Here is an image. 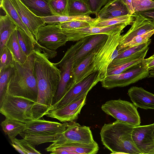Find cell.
Returning <instances> with one entry per match:
<instances>
[{"mask_svg":"<svg viewBox=\"0 0 154 154\" xmlns=\"http://www.w3.org/2000/svg\"><path fill=\"white\" fill-rule=\"evenodd\" d=\"M35 48L48 56L52 51L65 45L68 41L66 36L62 32L59 23L48 24L38 29Z\"/></svg>","mask_w":154,"mask_h":154,"instance_id":"ba28073f","label":"cell"},{"mask_svg":"<svg viewBox=\"0 0 154 154\" xmlns=\"http://www.w3.org/2000/svg\"><path fill=\"white\" fill-rule=\"evenodd\" d=\"M0 70L14 63L15 60L13 55L6 45L0 53Z\"/></svg>","mask_w":154,"mask_h":154,"instance_id":"d590c367","label":"cell"},{"mask_svg":"<svg viewBox=\"0 0 154 154\" xmlns=\"http://www.w3.org/2000/svg\"><path fill=\"white\" fill-rule=\"evenodd\" d=\"M59 24L61 29H66L81 28L91 26L90 23L82 21H72Z\"/></svg>","mask_w":154,"mask_h":154,"instance_id":"f35d334b","label":"cell"},{"mask_svg":"<svg viewBox=\"0 0 154 154\" xmlns=\"http://www.w3.org/2000/svg\"><path fill=\"white\" fill-rule=\"evenodd\" d=\"M34 73L38 89L37 99L32 111L34 119L46 115L53 104L60 79V71L46 55L35 48Z\"/></svg>","mask_w":154,"mask_h":154,"instance_id":"6da1fadb","label":"cell"},{"mask_svg":"<svg viewBox=\"0 0 154 154\" xmlns=\"http://www.w3.org/2000/svg\"><path fill=\"white\" fill-rule=\"evenodd\" d=\"M14 67V63L0 70V105L7 94L8 84Z\"/></svg>","mask_w":154,"mask_h":154,"instance_id":"1f68e13d","label":"cell"},{"mask_svg":"<svg viewBox=\"0 0 154 154\" xmlns=\"http://www.w3.org/2000/svg\"><path fill=\"white\" fill-rule=\"evenodd\" d=\"M45 24L59 23L72 21H82L92 23L96 18H92L89 15H54L43 17Z\"/></svg>","mask_w":154,"mask_h":154,"instance_id":"f1b7e54d","label":"cell"},{"mask_svg":"<svg viewBox=\"0 0 154 154\" xmlns=\"http://www.w3.org/2000/svg\"><path fill=\"white\" fill-rule=\"evenodd\" d=\"M133 127L118 120L105 124L100 133L103 145L111 154H141L132 138Z\"/></svg>","mask_w":154,"mask_h":154,"instance_id":"3957f363","label":"cell"},{"mask_svg":"<svg viewBox=\"0 0 154 154\" xmlns=\"http://www.w3.org/2000/svg\"><path fill=\"white\" fill-rule=\"evenodd\" d=\"M153 34L154 29L143 35L137 36L126 45L123 48L135 46L146 42L150 39V38Z\"/></svg>","mask_w":154,"mask_h":154,"instance_id":"74e56055","label":"cell"},{"mask_svg":"<svg viewBox=\"0 0 154 154\" xmlns=\"http://www.w3.org/2000/svg\"><path fill=\"white\" fill-rule=\"evenodd\" d=\"M69 122L63 123L44 119H33L26 123L25 130L20 135L32 145L53 142L64 132Z\"/></svg>","mask_w":154,"mask_h":154,"instance_id":"277c9868","label":"cell"},{"mask_svg":"<svg viewBox=\"0 0 154 154\" xmlns=\"http://www.w3.org/2000/svg\"><path fill=\"white\" fill-rule=\"evenodd\" d=\"M2 0H0V2H1Z\"/></svg>","mask_w":154,"mask_h":154,"instance_id":"7dc6e473","label":"cell"},{"mask_svg":"<svg viewBox=\"0 0 154 154\" xmlns=\"http://www.w3.org/2000/svg\"><path fill=\"white\" fill-rule=\"evenodd\" d=\"M106 114L133 126L140 125V118L137 108L128 101L119 99L106 101L101 107Z\"/></svg>","mask_w":154,"mask_h":154,"instance_id":"9c48e42d","label":"cell"},{"mask_svg":"<svg viewBox=\"0 0 154 154\" xmlns=\"http://www.w3.org/2000/svg\"><path fill=\"white\" fill-rule=\"evenodd\" d=\"M23 23L35 37L39 29L45 25L43 17L36 16L20 0H11Z\"/></svg>","mask_w":154,"mask_h":154,"instance_id":"e0dca14e","label":"cell"},{"mask_svg":"<svg viewBox=\"0 0 154 154\" xmlns=\"http://www.w3.org/2000/svg\"><path fill=\"white\" fill-rule=\"evenodd\" d=\"M129 24L127 23H121L105 27L90 26L72 29H61L66 36L68 41H78L94 34L102 33L109 35L115 32L122 31Z\"/></svg>","mask_w":154,"mask_h":154,"instance_id":"4fadbf2b","label":"cell"},{"mask_svg":"<svg viewBox=\"0 0 154 154\" xmlns=\"http://www.w3.org/2000/svg\"><path fill=\"white\" fill-rule=\"evenodd\" d=\"M146 66L149 71L154 69V54L148 58L144 59Z\"/></svg>","mask_w":154,"mask_h":154,"instance_id":"7bdbcfd3","label":"cell"},{"mask_svg":"<svg viewBox=\"0 0 154 154\" xmlns=\"http://www.w3.org/2000/svg\"><path fill=\"white\" fill-rule=\"evenodd\" d=\"M151 39L141 45L131 47L124 48L118 51V55L109 66H116L131 61L146 55L149 50Z\"/></svg>","mask_w":154,"mask_h":154,"instance_id":"d6986e66","label":"cell"},{"mask_svg":"<svg viewBox=\"0 0 154 154\" xmlns=\"http://www.w3.org/2000/svg\"><path fill=\"white\" fill-rule=\"evenodd\" d=\"M128 94L133 104L137 108L154 109V94L141 87H131Z\"/></svg>","mask_w":154,"mask_h":154,"instance_id":"7402d4cb","label":"cell"},{"mask_svg":"<svg viewBox=\"0 0 154 154\" xmlns=\"http://www.w3.org/2000/svg\"><path fill=\"white\" fill-rule=\"evenodd\" d=\"M122 1L129 10L131 14H133L134 12L131 0H122Z\"/></svg>","mask_w":154,"mask_h":154,"instance_id":"f6af8a7d","label":"cell"},{"mask_svg":"<svg viewBox=\"0 0 154 154\" xmlns=\"http://www.w3.org/2000/svg\"><path fill=\"white\" fill-rule=\"evenodd\" d=\"M88 5L93 14L96 15L101 7L109 0H83Z\"/></svg>","mask_w":154,"mask_h":154,"instance_id":"60d3db41","label":"cell"},{"mask_svg":"<svg viewBox=\"0 0 154 154\" xmlns=\"http://www.w3.org/2000/svg\"><path fill=\"white\" fill-rule=\"evenodd\" d=\"M1 125L11 142L17 135L25 130L26 127V123L6 118L1 122Z\"/></svg>","mask_w":154,"mask_h":154,"instance_id":"4316f807","label":"cell"},{"mask_svg":"<svg viewBox=\"0 0 154 154\" xmlns=\"http://www.w3.org/2000/svg\"><path fill=\"white\" fill-rule=\"evenodd\" d=\"M49 4L55 15H67L68 0H49Z\"/></svg>","mask_w":154,"mask_h":154,"instance_id":"e575fe53","label":"cell"},{"mask_svg":"<svg viewBox=\"0 0 154 154\" xmlns=\"http://www.w3.org/2000/svg\"><path fill=\"white\" fill-rule=\"evenodd\" d=\"M86 97L76 99L59 108L50 110L46 116L62 122H73L78 119L82 107L86 104Z\"/></svg>","mask_w":154,"mask_h":154,"instance_id":"9a60e30c","label":"cell"},{"mask_svg":"<svg viewBox=\"0 0 154 154\" xmlns=\"http://www.w3.org/2000/svg\"><path fill=\"white\" fill-rule=\"evenodd\" d=\"M134 13L154 8V1L152 0H131Z\"/></svg>","mask_w":154,"mask_h":154,"instance_id":"8d00e7d4","label":"cell"},{"mask_svg":"<svg viewBox=\"0 0 154 154\" xmlns=\"http://www.w3.org/2000/svg\"><path fill=\"white\" fill-rule=\"evenodd\" d=\"M0 7L17 27L23 30L26 32L35 45L37 42L35 37L23 22L11 1L2 0L0 2Z\"/></svg>","mask_w":154,"mask_h":154,"instance_id":"603a6c76","label":"cell"},{"mask_svg":"<svg viewBox=\"0 0 154 154\" xmlns=\"http://www.w3.org/2000/svg\"><path fill=\"white\" fill-rule=\"evenodd\" d=\"M149 77H154V69L149 71Z\"/></svg>","mask_w":154,"mask_h":154,"instance_id":"bcb514c9","label":"cell"},{"mask_svg":"<svg viewBox=\"0 0 154 154\" xmlns=\"http://www.w3.org/2000/svg\"><path fill=\"white\" fill-rule=\"evenodd\" d=\"M135 15L134 14L103 20H96L90 23L91 26L98 27H105L113 25L121 24L127 23L131 25L134 21Z\"/></svg>","mask_w":154,"mask_h":154,"instance_id":"4dcf8cb0","label":"cell"},{"mask_svg":"<svg viewBox=\"0 0 154 154\" xmlns=\"http://www.w3.org/2000/svg\"><path fill=\"white\" fill-rule=\"evenodd\" d=\"M99 147L95 142L90 144L78 143H67L60 145L50 151L51 154H96L98 151Z\"/></svg>","mask_w":154,"mask_h":154,"instance_id":"44dd1931","label":"cell"},{"mask_svg":"<svg viewBox=\"0 0 154 154\" xmlns=\"http://www.w3.org/2000/svg\"><path fill=\"white\" fill-rule=\"evenodd\" d=\"M100 47L94 49L74 66L73 86L89 75L88 72L90 64L97 49Z\"/></svg>","mask_w":154,"mask_h":154,"instance_id":"d4e9b609","label":"cell"},{"mask_svg":"<svg viewBox=\"0 0 154 154\" xmlns=\"http://www.w3.org/2000/svg\"><path fill=\"white\" fill-rule=\"evenodd\" d=\"M153 0V1H154V0Z\"/></svg>","mask_w":154,"mask_h":154,"instance_id":"c3c4849f","label":"cell"},{"mask_svg":"<svg viewBox=\"0 0 154 154\" xmlns=\"http://www.w3.org/2000/svg\"><path fill=\"white\" fill-rule=\"evenodd\" d=\"M132 135L141 154H154V123L134 126Z\"/></svg>","mask_w":154,"mask_h":154,"instance_id":"5bb4252c","label":"cell"},{"mask_svg":"<svg viewBox=\"0 0 154 154\" xmlns=\"http://www.w3.org/2000/svg\"><path fill=\"white\" fill-rule=\"evenodd\" d=\"M93 14L83 0H68V15H89Z\"/></svg>","mask_w":154,"mask_h":154,"instance_id":"f546056e","label":"cell"},{"mask_svg":"<svg viewBox=\"0 0 154 154\" xmlns=\"http://www.w3.org/2000/svg\"><path fill=\"white\" fill-rule=\"evenodd\" d=\"M137 13L150 20L154 25V8Z\"/></svg>","mask_w":154,"mask_h":154,"instance_id":"b9f144b4","label":"cell"},{"mask_svg":"<svg viewBox=\"0 0 154 154\" xmlns=\"http://www.w3.org/2000/svg\"><path fill=\"white\" fill-rule=\"evenodd\" d=\"M134 14L135 19L128 32L121 35L117 48L118 51L123 49L134 38L154 29V25L150 20L137 12Z\"/></svg>","mask_w":154,"mask_h":154,"instance_id":"2e32d148","label":"cell"},{"mask_svg":"<svg viewBox=\"0 0 154 154\" xmlns=\"http://www.w3.org/2000/svg\"><path fill=\"white\" fill-rule=\"evenodd\" d=\"M36 102L28 98L7 94L0 105L6 118L26 123L34 119L32 109Z\"/></svg>","mask_w":154,"mask_h":154,"instance_id":"8992f818","label":"cell"},{"mask_svg":"<svg viewBox=\"0 0 154 154\" xmlns=\"http://www.w3.org/2000/svg\"><path fill=\"white\" fill-rule=\"evenodd\" d=\"M6 45L13 54L15 61L21 64L26 62L28 56L24 52L20 45L17 29L10 36Z\"/></svg>","mask_w":154,"mask_h":154,"instance_id":"83f0119b","label":"cell"},{"mask_svg":"<svg viewBox=\"0 0 154 154\" xmlns=\"http://www.w3.org/2000/svg\"><path fill=\"white\" fill-rule=\"evenodd\" d=\"M108 35L105 34H98L84 38L83 43L75 54L74 66L94 49L103 45L106 41Z\"/></svg>","mask_w":154,"mask_h":154,"instance_id":"ac0fdd59","label":"cell"},{"mask_svg":"<svg viewBox=\"0 0 154 154\" xmlns=\"http://www.w3.org/2000/svg\"><path fill=\"white\" fill-rule=\"evenodd\" d=\"M149 72L144 60L142 62L121 73L107 75L101 82V85L108 89L126 86L149 77Z\"/></svg>","mask_w":154,"mask_h":154,"instance_id":"30bf717a","label":"cell"},{"mask_svg":"<svg viewBox=\"0 0 154 154\" xmlns=\"http://www.w3.org/2000/svg\"><path fill=\"white\" fill-rule=\"evenodd\" d=\"M35 58L34 51L24 63L21 64L15 61L13 71L8 84L7 94L36 102L38 89L33 71Z\"/></svg>","mask_w":154,"mask_h":154,"instance_id":"7a4b0ae2","label":"cell"},{"mask_svg":"<svg viewBox=\"0 0 154 154\" xmlns=\"http://www.w3.org/2000/svg\"><path fill=\"white\" fill-rule=\"evenodd\" d=\"M122 32L109 35L106 42L97 49L90 64L89 75L97 72L100 82L107 76L108 66L118 55L117 48Z\"/></svg>","mask_w":154,"mask_h":154,"instance_id":"5b68a950","label":"cell"},{"mask_svg":"<svg viewBox=\"0 0 154 154\" xmlns=\"http://www.w3.org/2000/svg\"><path fill=\"white\" fill-rule=\"evenodd\" d=\"M146 55L131 61L116 66H109L107 70V75H110L121 73L130 68L142 62Z\"/></svg>","mask_w":154,"mask_h":154,"instance_id":"836d02e7","label":"cell"},{"mask_svg":"<svg viewBox=\"0 0 154 154\" xmlns=\"http://www.w3.org/2000/svg\"><path fill=\"white\" fill-rule=\"evenodd\" d=\"M17 30L20 45L24 52L28 56L34 52L35 45L23 30L17 27Z\"/></svg>","mask_w":154,"mask_h":154,"instance_id":"d6a6232c","label":"cell"},{"mask_svg":"<svg viewBox=\"0 0 154 154\" xmlns=\"http://www.w3.org/2000/svg\"><path fill=\"white\" fill-rule=\"evenodd\" d=\"M131 14L122 0H109L96 15V20H103Z\"/></svg>","mask_w":154,"mask_h":154,"instance_id":"ffe728a7","label":"cell"},{"mask_svg":"<svg viewBox=\"0 0 154 154\" xmlns=\"http://www.w3.org/2000/svg\"><path fill=\"white\" fill-rule=\"evenodd\" d=\"M100 82V80L98 73H92L72 87L60 100L52 105L50 110L59 108L76 99L87 95L89 91Z\"/></svg>","mask_w":154,"mask_h":154,"instance_id":"7c38bea8","label":"cell"},{"mask_svg":"<svg viewBox=\"0 0 154 154\" xmlns=\"http://www.w3.org/2000/svg\"><path fill=\"white\" fill-rule=\"evenodd\" d=\"M95 142L91 131L88 127L81 125L74 122H69L65 131L46 148L45 150L50 152L57 146L65 143H78L90 144Z\"/></svg>","mask_w":154,"mask_h":154,"instance_id":"8fae6325","label":"cell"},{"mask_svg":"<svg viewBox=\"0 0 154 154\" xmlns=\"http://www.w3.org/2000/svg\"><path fill=\"white\" fill-rule=\"evenodd\" d=\"M84 41L83 39L77 41L68 48L61 60L55 63L59 67L61 79L54 99L53 104L57 102L74 84L73 68L75 54Z\"/></svg>","mask_w":154,"mask_h":154,"instance_id":"52a82bcc","label":"cell"},{"mask_svg":"<svg viewBox=\"0 0 154 154\" xmlns=\"http://www.w3.org/2000/svg\"><path fill=\"white\" fill-rule=\"evenodd\" d=\"M11 145L19 153L22 154H26L25 152L23 150L17 142L14 139L11 143Z\"/></svg>","mask_w":154,"mask_h":154,"instance_id":"ee69618b","label":"cell"},{"mask_svg":"<svg viewBox=\"0 0 154 154\" xmlns=\"http://www.w3.org/2000/svg\"><path fill=\"white\" fill-rule=\"evenodd\" d=\"M20 0L37 16L45 17L55 15L49 6V0Z\"/></svg>","mask_w":154,"mask_h":154,"instance_id":"cb8c5ba5","label":"cell"},{"mask_svg":"<svg viewBox=\"0 0 154 154\" xmlns=\"http://www.w3.org/2000/svg\"><path fill=\"white\" fill-rule=\"evenodd\" d=\"M17 26L5 15L0 16V53L2 52L11 35L17 29Z\"/></svg>","mask_w":154,"mask_h":154,"instance_id":"484cf974","label":"cell"},{"mask_svg":"<svg viewBox=\"0 0 154 154\" xmlns=\"http://www.w3.org/2000/svg\"><path fill=\"white\" fill-rule=\"evenodd\" d=\"M20 145L26 154H40L41 153L35 148V146L32 145L26 140L14 139Z\"/></svg>","mask_w":154,"mask_h":154,"instance_id":"ab89813d","label":"cell"}]
</instances>
